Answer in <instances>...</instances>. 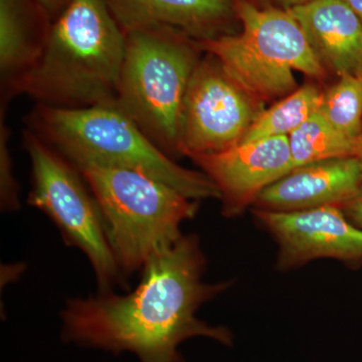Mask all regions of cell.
<instances>
[{
    "mask_svg": "<svg viewBox=\"0 0 362 362\" xmlns=\"http://www.w3.org/2000/svg\"><path fill=\"white\" fill-rule=\"evenodd\" d=\"M204 267L197 238H181L150 259L132 292L69 300L62 313L64 338L116 354L133 352L140 362H181L178 345L190 337L230 344V331L195 316L202 304L230 285L204 283Z\"/></svg>",
    "mask_w": 362,
    "mask_h": 362,
    "instance_id": "1",
    "label": "cell"
},
{
    "mask_svg": "<svg viewBox=\"0 0 362 362\" xmlns=\"http://www.w3.org/2000/svg\"><path fill=\"white\" fill-rule=\"evenodd\" d=\"M125 32L104 0H73L52 23L42 56L18 95L57 109L115 107Z\"/></svg>",
    "mask_w": 362,
    "mask_h": 362,
    "instance_id": "2",
    "label": "cell"
},
{
    "mask_svg": "<svg viewBox=\"0 0 362 362\" xmlns=\"http://www.w3.org/2000/svg\"><path fill=\"white\" fill-rule=\"evenodd\" d=\"M28 128L77 168L127 169L160 181L194 201L221 199L202 171L178 165L116 107L57 109L37 104Z\"/></svg>",
    "mask_w": 362,
    "mask_h": 362,
    "instance_id": "3",
    "label": "cell"
},
{
    "mask_svg": "<svg viewBox=\"0 0 362 362\" xmlns=\"http://www.w3.org/2000/svg\"><path fill=\"white\" fill-rule=\"evenodd\" d=\"M125 37L115 107L166 156H180L181 109L202 49L161 26L128 30Z\"/></svg>",
    "mask_w": 362,
    "mask_h": 362,
    "instance_id": "4",
    "label": "cell"
},
{
    "mask_svg": "<svg viewBox=\"0 0 362 362\" xmlns=\"http://www.w3.org/2000/svg\"><path fill=\"white\" fill-rule=\"evenodd\" d=\"M99 204L105 233L124 277L142 271L157 255L183 237L180 226L194 218L197 201L143 173L83 166Z\"/></svg>",
    "mask_w": 362,
    "mask_h": 362,
    "instance_id": "5",
    "label": "cell"
},
{
    "mask_svg": "<svg viewBox=\"0 0 362 362\" xmlns=\"http://www.w3.org/2000/svg\"><path fill=\"white\" fill-rule=\"evenodd\" d=\"M235 4L242 33L197 45L216 57L252 97L263 103L291 94L298 89L294 71L315 78L326 75L301 25L288 9L259 8L247 0Z\"/></svg>",
    "mask_w": 362,
    "mask_h": 362,
    "instance_id": "6",
    "label": "cell"
},
{
    "mask_svg": "<svg viewBox=\"0 0 362 362\" xmlns=\"http://www.w3.org/2000/svg\"><path fill=\"white\" fill-rule=\"evenodd\" d=\"M23 145L32 162L28 202L44 211L69 246L78 247L96 275L100 293L112 292L124 276L109 245L99 204L84 176L65 157L30 129Z\"/></svg>",
    "mask_w": 362,
    "mask_h": 362,
    "instance_id": "7",
    "label": "cell"
},
{
    "mask_svg": "<svg viewBox=\"0 0 362 362\" xmlns=\"http://www.w3.org/2000/svg\"><path fill=\"white\" fill-rule=\"evenodd\" d=\"M206 54L190 78L181 109L180 151L190 158L240 144L264 110L216 57Z\"/></svg>",
    "mask_w": 362,
    "mask_h": 362,
    "instance_id": "8",
    "label": "cell"
},
{
    "mask_svg": "<svg viewBox=\"0 0 362 362\" xmlns=\"http://www.w3.org/2000/svg\"><path fill=\"white\" fill-rule=\"evenodd\" d=\"M254 214L277 240L279 269L289 270L321 258L362 259V230L340 206L288 213L256 209Z\"/></svg>",
    "mask_w": 362,
    "mask_h": 362,
    "instance_id": "9",
    "label": "cell"
},
{
    "mask_svg": "<svg viewBox=\"0 0 362 362\" xmlns=\"http://www.w3.org/2000/svg\"><path fill=\"white\" fill-rule=\"evenodd\" d=\"M192 159L220 189L226 216L242 213L266 187L295 168L287 136L240 142Z\"/></svg>",
    "mask_w": 362,
    "mask_h": 362,
    "instance_id": "10",
    "label": "cell"
},
{
    "mask_svg": "<svg viewBox=\"0 0 362 362\" xmlns=\"http://www.w3.org/2000/svg\"><path fill=\"white\" fill-rule=\"evenodd\" d=\"M361 188V157L327 159L295 168L266 187L255 204L258 209L284 213L341 206Z\"/></svg>",
    "mask_w": 362,
    "mask_h": 362,
    "instance_id": "11",
    "label": "cell"
},
{
    "mask_svg": "<svg viewBox=\"0 0 362 362\" xmlns=\"http://www.w3.org/2000/svg\"><path fill=\"white\" fill-rule=\"evenodd\" d=\"M124 32L169 28L190 39H216L228 35L235 13V0H104Z\"/></svg>",
    "mask_w": 362,
    "mask_h": 362,
    "instance_id": "12",
    "label": "cell"
},
{
    "mask_svg": "<svg viewBox=\"0 0 362 362\" xmlns=\"http://www.w3.org/2000/svg\"><path fill=\"white\" fill-rule=\"evenodd\" d=\"M288 11L326 71L362 75V23L346 2L315 0Z\"/></svg>",
    "mask_w": 362,
    "mask_h": 362,
    "instance_id": "13",
    "label": "cell"
},
{
    "mask_svg": "<svg viewBox=\"0 0 362 362\" xmlns=\"http://www.w3.org/2000/svg\"><path fill=\"white\" fill-rule=\"evenodd\" d=\"M52 23L35 0H0L1 107L42 56Z\"/></svg>",
    "mask_w": 362,
    "mask_h": 362,
    "instance_id": "14",
    "label": "cell"
},
{
    "mask_svg": "<svg viewBox=\"0 0 362 362\" xmlns=\"http://www.w3.org/2000/svg\"><path fill=\"white\" fill-rule=\"evenodd\" d=\"M294 168L327 159L361 157L362 135L354 138L335 129L316 112L289 136Z\"/></svg>",
    "mask_w": 362,
    "mask_h": 362,
    "instance_id": "15",
    "label": "cell"
},
{
    "mask_svg": "<svg viewBox=\"0 0 362 362\" xmlns=\"http://www.w3.org/2000/svg\"><path fill=\"white\" fill-rule=\"evenodd\" d=\"M322 98L323 92L316 86L308 84L298 88L270 108L263 110L242 142L279 136L288 137L319 111Z\"/></svg>",
    "mask_w": 362,
    "mask_h": 362,
    "instance_id": "16",
    "label": "cell"
},
{
    "mask_svg": "<svg viewBox=\"0 0 362 362\" xmlns=\"http://www.w3.org/2000/svg\"><path fill=\"white\" fill-rule=\"evenodd\" d=\"M319 113L331 126L350 137L362 135V75L344 74L323 93Z\"/></svg>",
    "mask_w": 362,
    "mask_h": 362,
    "instance_id": "17",
    "label": "cell"
},
{
    "mask_svg": "<svg viewBox=\"0 0 362 362\" xmlns=\"http://www.w3.org/2000/svg\"><path fill=\"white\" fill-rule=\"evenodd\" d=\"M6 108L0 112V201L4 211L20 209L18 185L13 175V158L8 149L9 130L6 121Z\"/></svg>",
    "mask_w": 362,
    "mask_h": 362,
    "instance_id": "18",
    "label": "cell"
},
{
    "mask_svg": "<svg viewBox=\"0 0 362 362\" xmlns=\"http://www.w3.org/2000/svg\"><path fill=\"white\" fill-rule=\"evenodd\" d=\"M340 207L346 218L362 230V188L354 199Z\"/></svg>",
    "mask_w": 362,
    "mask_h": 362,
    "instance_id": "19",
    "label": "cell"
},
{
    "mask_svg": "<svg viewBox=\"0 0 362 362\" xmlns=\"http://www.w3.org/2000/svg\"><path fill=\"white\" fill-rule=\"evenodd\" d=\"M47 14V18L54 23L66 11L73 0H35Z\"/></svg>",
    "mask_w": 362,
    "mask_h": 362,
    "instance_id": "20",
    "label": "cell"
},
{
    "mask_svg": "<svg viewBox=\"0 0 362 362\" xmlns=\"http://www.w3.org/2000/svg\"><path fill=\"white\" fill-rule=\"evenodd\" d=\"M285 9L293 8V7L304 6V4H310L315 0H278Z\"/></svg>",
    "mask_w": 362,
    "mask_h": 362,
    "instance_id": "21",
    "label": "cell"
},
{
    "mask_svg": "<svg viewBox=\"0 0 362 362\" xmlns=\"http://www.w3.org/2000/svg\"><path fill=\"white\" fill-rule=\"evenodd\" d=\"M350 6V8L356 13L362 23V0H343Z\"/></svg>",
    "mask_w": 362,
    "mask_h": 362,
    "instance_id": "22",
    "label": "cell"
}]
</instances>
